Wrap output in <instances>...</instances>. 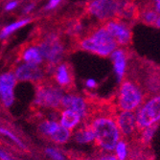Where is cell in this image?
I'll return each mask as SVG.
<instances>
[{
	"mask_svg": "<svg viewBox=\"0 0 160 160\" xmlns=\"http://www.w3.org/2000/svg\"><path fill=\"white\" fill-rule=\"evenodd\" d=\"M135 115L138 130L158 126L160 123V94L145 99L142 105L136 109Z\"/></svg>",
	"mask_w": 160,
	"mask_h": 160,
	"instance_id": "obj_4",
	"label": "cell"
},
{
	"mask_svg": "<svg viewBox=\"0 0 160 160\" xmlns=\"http://www.w3.org/2000/svg\"><path fill=\"white\" fill-rule=\"evenodd\" d=\"M159 17V14L156 12V11L152 7H147L145 9L141 14H140V18H141V20L147 25H153L154 26V23L157 19V18Z\"/></svg>",
	"mask_w": 160,
	"mask_h": 160,
	"instance_id": "obj_20",
	"label": "cell"
},
{
	"mask_svg": "<svg viewBox=\"0 0 160 160\" xmlns=\"http://www.w3.org/2000/svg\"><path fill=\"white\" fill-rule=\"evenodd\" d=\"M160 0H152V5H159Z\"/></svg>",
	"mask_w": 160,
	"mask_h": 160,
	"instance_id": "obj_31",
	"label": "cell"
},
{
	"mask_svg": "<svg viewBox=\"0 0 160 160\" xmlns=\"http://www.w3.org/2000/svg\"><path fill=\"white\" fill-rule=\"evenodd\" d=\"M82 116L77 113L76 111L69 109V108H64L60 115L59 123L65 128L69 130L75 129L82 122Z\"/></svg>",
	"mask_w": 160,
	"mask_h": 160,
	"instance_id": "obj_14",
	"label": "cell"
},
{
	"mask_svg": "<svg viewBox=\"0 0 160 160\" xmlns=\"http://www.w3.org/2000/svg\"><path fill=\"white\" fill-rule=\"evenodd\" d=\"M17 78L11 72L0 74V101L2 104L10 108L14 102L13 89L17 84Z\"/></svg>",
	"mask_w": 160,
	"mask_h": 160,
	"instance_id": "obj_8",
	"label": "cell"
},
{
	"mask_svg": "<svg viewBox=\"0 0 160 160\" xmlns=\"http://www.w3.org/2000/svg\"><path fill=\"white\" fill-rule=\"evenodd\" d=\"M85 85L88 87V88H91V89H93V88H95V87L97 86V82H96V81L95 80H93V79H88L86 82H85Z\"/></svg>",
	"mask_w": 160,
	"mask_h": 160,
	"instance_id": "obj_28",
	"label": "cell"
},
{
	"mask_svg": "<svg viewBox=\"0 0 160 160\" xmlns=\"http://www.w3.org/2000/svg\"><path fill=\"white\" fill-rule=\"evenodd\" d=\"M17 80L18 81H38L42 78L43 72L37 64L24 63L17 68L14 73Z\"/></svg>",
	"mask_w": 160,
	"mask_h": 160,
	"instance_id": "obj_12",
	"label": "cell"
},
{
	"mask_svg": "<svg viewBox=\"0 0 160 160\" xmlns=\"http://www.w3.org/2000/svg\"><path fill=\"white\" fill-rule=\"evenodd\" d=\"M85 160H89V159H85Z\"/></svg>",
	"mask_w": 160,
	"mask_h": 160,
	"instance_id": "obj_32",
	"label": "cell"
},
{
	"mask_svg": "<svg viewBox=\"0 0 160 160\" xmlns=\"http://www.w3.org/2000/svg\"><path fill=\"white\" fill-rule=\"evenodd\" d=\"M117 104L120 110L136 111L145 100V94L141 87L130 80L120 82Z\"/></svg>",
	"mask_w": 160,
	"mask_h": 160,
	"instance_id": "obj_3",
	"label": "cell"
},
{
	"mask_svg": "<svg viewBox=\"0 0 160 160\" xmlns=\"http://www.w3.org/2000/svg\"><path fill=\"white\" fill-rule=\"evenodd\" d=\"M73 138L77 143H79L81 145L90 144V143L94 142V140H95L94 132H93L90 125H87L81 128H78L73 135Z\"/></svg>",
	"mask_w": 160,
	"mask_h": 160,
	"instance_id": "obj_15",
	"label": "cell"
},
{
	"mask_svg": "<svg viewBox=\"0 0 160 160\" xmlns=\"http://www.w3.org/2000/svg\"><path fill=\"white\" fill-rule=\"evenodd\" d=\"M0 160H14V159L7 151L0 149Z\"/></svg>",
	"mask_w": 160,
	"mask_h": 160,
	"instance_id": "obj_25",
	"label": "cell"
},
{
	"mask_svg": "<svg viewBox=\"0 0 160 160\" xmlns=\"http://www.w3.org/2000/svg\"><path fill=\"white\" fill-rule=\"evenodd\" d=\"M105 28L118 45H128L132 41V31L126 23L118 20H110L106 24Z\"/></svg>",
	"mask_w": 160,
	"mask_h": 160,
	"instance_id": "obj_9",
	"label": "cell"
},
{
	"mask_svg": "<svg viewBox=\"0 0 160 160\" xmlns=\"http://www.w3.org/2000/svg\"><path fill=\"white\" fill-rule=\"evenodd\" d=\"M111 60L113 62L114 72L117 82L120 83L124 81L127 70V54L121 48H116L111 54Z\"/></svg>",
	"mask_w": 160,
	"mask_h": 160,
	"instance_id": "obj_13",
	"label": "cell"
},
{
	"mask_svg": "<svg viewBox=\"0 0 160 160\" xmlns=\"http://www.w3.org/2000/svg\"><path fill=\"white\" fill-rule=\"evenodd\" d=\"M45 153L52 160H64V155L62 153V152L55 148H47L45 150Z\"/></svg>",
	"mask_w": 160,
	"mask_h": 160,
	"instance_id": "obj_24",
	"label": "cell"
},
{
	"mask_svg": "<svg viewBox=\"0 0 160 160\" xmlns=\"http://www.w3.org/2000/svg\"><path fill=\"white\" fill-rule=\"evenodd\" d=\"M0 133H1L2 135H4L5 137H7L8 139H10L12 142H13L19 148H22V149L25 148V145L23 144V142L16 134H14L12 132H11L10 129L5 128H0Z\"/></svg>",
	"mask_w": 160,
	"mask_h": 160,
	"instance_id": "obj_23",
	"label": "cell"
},
{
	"mask_svg": "<svg viewBox=\"0 0 160 160\" xmlns=\"http://www.w3.org/2000/svg\"><path fill=\"white\" fill-rule=\"evenodd\" d=\"M32 9H33V5H29V6L27 7V9L25 10V12H29Z\"/></svg>",
	"mask_w": 160,
	"mask_h": 160,
	"instance_id": "obj_30",
	"label": "cell"
},
{
	"mask_svg": "<svg viewBox=\"0 0 160 160\" xmlns=\"http://www.w3.org/2000/svg\"><path fill=\"white\" fill-rule=\"evenodd\" d=\"M81 46L86 51L102 57H107L117 48L118 44L107 29L103 27L96 30L90 38H84L81 42Z\"/></svg>",
	"mask_w": 160,
	"mask_h": 160,
	"instance_id": "obj_2",
	"label": "cell"
},
{
	"mask_svg": "<svg viewBox=\"0 0 160 160\" xmlns=\"http://www.w3.org/2000/svg\"><path fill=\"white\" fill-rule=\"evenodd\" d=\"M115 121L122 136L130 138L139 132L135 111L119 110L117 115L115 116Z\"/></svg>",
	"mask_w": 160,
	"mask_h": 160,
	"instance_id": "obj_7",
	"label": "cell"
},
{
	"mask_svg": "<svg viewBox=\"0 0 160 160\" xmlns=\"http://www.w3.org/2000/svg\"><path fill=\"white\" fill-rule=\"evenodd\" d=\"M61 106L63 107L64 108H69L76 111L82 116V119L85 116H87V113H88V108H87L86 102L84 101L83 98L80 96L72 95V94L63 95L62 98Z\"/></svg>",
	"mask_w": 160,
	"mask_h": 160,
	"instance_id": "obj_11",
	"label": "cell"
},
{
	"mask_svg": "<svg viewBox=\"0 0 160 160\" xmlns=\"http://www.w3.org/2000/svg\"><path fill=\"white\" fill-rule=\"evenodd\" d=\"M156 129H157V126H152V127H149V128H143V129L139 130L141 142L145 145L150 144L155 135Z\"/></svg>",
	"mask_w": 160,
	"mask_h": 160,
	"instance_id": "obj_21",
	"label": "cell"
},
{
	"mask_svg": "<svg viewBox=\"0 0 160 160\" xmlns=\"http://www.w3.org/2000/svg\"><path fill=\"white\" fill-rule=\"evenodd\" d=\"M62 96V91L56 86H40L39 89L37 91L35 104L40 108H58L59 107H61Z\"/></svg>",
	"mask_w": 160,
	"mask_h": 160,
	"instance_id": "obj_5",
	"label": "cell"
},
{
	"mask_svg": "<svg viewBox=\"0 0 160 160\" xmlns=\"http://www.w3.org/2000/svg\"><path fill=\"white\" fill-rule=\"evenodd\" d=\"M113 152L114 155L119 160H128L129 156V149L128 142L121 138L114 147Z\"/></svg>",
	"mask_w": 160,
	"mask_h": 160,
	"instance_id": "obj_19",
	"label": "cell"
},
{
	"mask_svg": "<svg viewBox=\"0 0 160 160\" xmlns=\"http://www.w3.org/2000/svg\"><path fill=\"white\" fill-rule=\"evenodd\" d=\"M55 78L57 82L61 86H67L71 82V77L69 73V69L66 64H61L57 68Z\"/></svg>",
	"mask_w": 160,
	"mask_h": 160,
	"instance_id": "obj_17",
	"label": "cell"
},
{
	"mask_svg": "<svg viewBox=\"0 0 160 160\" xmlns=\"http://www.w3.org/2000/svg\"><path fill=\"white\" fill-rule=\"evenodd\" d=\"M61 2V0H50L48 5L46 6V9L47 10H51V9H54L56 8L58 5H59V3Z\"/></svg>",
	"mask_w": 160,
	"mask_h": 160,
	"instance_id": "obj_27",
	"label": "cell"
},
{
	"mask_svg": "<svg viewBox=\"0 0 160 160\" xmlns=\"http://www.w3.org/2000/svg\"><path fill=\"white\" fill-rule=\"evenodd\" d=\"M61 127V124L54 120V119H50V120H44L42 121L40 124H39V132L44 135L46 136L47 138H51L54 133L58 130V128H59Z\"/></svg>",
	"mask_w": 160,
	"mask_h": 160,
	"instance_id": "obj_16",
	"label": "cell"
},
{
	"mask_svg": "<svg viewBox=\"0 0 160 160\" xmlns=\"http://www.w3.org/2000/svg\"><path fill=\"white\" fill-rule=\"evenodd\" d=\"M18 6V2L17 1H12V2H9L7 5H6V10L7 11H11V10H13Z\"/></svg>",
	"mask_w": 160,
	"mask_h": 160,
	"instance_id": "obj_29",
	"label": "cell"
},
{
	"mask_svg": "<svg viewBox=\"0 0 160 160\" xmlns=\"http://www.w3.org/2000/svg\"><path fill=\"white\" fill-rule=\"evenodd\" d=\"M90 127L94 132V142L100 150L107 153L113 152L116 144L122 138L115 118L110 115H99L92 120Z\"/></svg>",
	"mask_w": 160,
	"mask_h": 160,
	"instance_id": "obj_1",
	"label": "cell"
},
{
	"mask_svg": "<svg viewBox=\"0 0 160 160\" xmlns=\"http://www.w3.org/2000/svg\"><path fill=\"white\" fill-rule=\"evenodd\" d=\"M29 22H30V19H22V20L17 21V22H13V23L8 25L7 27H5V28L3 29V31H2L1 36H0V37H1L2 38H4L8 37L9 35H11L12 32L17 31L18 29H19V28H21V27L27 25Z\"/></svg>",
	"mask_w": 160,
	"mask_h": 160,
	"instance_id": "obj_22",
	"label": "cell"
},
{
	"mask_svg": "<svg viewBox=\"0 0 160 160\" xmlns=\"http://www.w3.org/2000/svg\"><path fill=\"white\" fill-rule=\"evenodd\" d=\"M42 56L49 62L55 63L62 60L63 54V47L55 38H49L43 41L38 47Z\"/></svg>",
	"mask_w": 160,
	"mask_h": 160,
	"instance_id": "obj_10",
	"label": "cell"
},
{
	"mask_svg": "<svg viewBox=\"0 0 160 160\" xmlns=\"http://www.w3.org/2000/svg\"><path fill=\"white\" fill-rule=\"evenodd\" d=\"M117 0H94L88 7L91 14L99 19H109L120 12Z\"/></svg>",
	"mask_w": 160,
	"mask_h": 160,
	"instance_id": "obj_6",
	"label": "cell"
},
{
	"mask_svg": "<svg viewBox=\"0 0 160 160\" xmlns=\"http://www.w3.org/2000/svg\"><path fill=\"white\" fill-rule=\"evenodd\" d=\"M22 58L27 63H33L37 65H38L42 61V56L38 48L36 47H30L26 49L23 53Z\"/></svg>",
	"mask_w": 160,
	"mask_h": 160,
	"instance_id": "obj_18",
	"label": "cell"
},
{
	"mask_svg": "<svg viewBox=\"0 0 160 160\" xmlns=\"http://www.w3.org/2000/svg\"><path fill=\"white\" fill-rule=\"evenodd\" d=\"M99 160H119V159L116 157L114 154H110L109 152L108 153L105 152V154L101 155V157L99 158Z\"/></svg>",
	"mask_w": 160,
	"mask_h": 160,
	"instance_id": "obj_26",
	"label": "cell"
}]
</instances>
